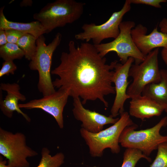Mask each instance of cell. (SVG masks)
Returning <instances> with one entry per match:
<instances>
[{"label": "cell", "instance_id": "6da1fadb", "mask_svg": "<svg viewBox=\"0 0 167 167\" xmlns=\"http://www.w3.org/2000/svg\"><path fill=\"white\" fill-rule=\"evenodd\" d=\"M68 46V52L61 53L60 64L51 71V74L59 77L53 81L54 86L66 90L73 99L81 98L83 105L98 100L107 108L105 96L115 94L112 85V70L118 61L107 64L106 58L88 42L76 46L71 41Z\"/></svg>", "mask_w": 167, "mask_h": 167}, {"label": "cell", "instance_id": "7a4b0ae2", "mask_svg": "<svg viewBox=\"0 0 167 167\" xmlns=\"http://www.w3.org/2000/svg\"><path fill=\"white\" fill-rule=\"evenodd\" d=\"M85 5L75 0H56L47 4L33 17L42 24L48 33L78 20L83 14Z\"/></svg>", "mask_w": 167, "mask_h": 167}, {"label": "cell", "instance_id": "3957f363", "mask_svg": "<svg viewBox=\"0 0 167 167\" xmlns=\"http://www.w3.org/2000/svg\"><path fill=\"white\" fill-rule=\"evenodd\" d=\"M120 115L119 120L112 126L97 133H91L83 128L80 129V135L88 147L91 156L101 157L104 150L107 148L113 153L120 152L119 139L121 133L126 127L135 124L127 112L124 111Z\"/></svg>", "mask_w": 167, "mask_h": 167}, {"label": "cell", "instance_id": "277c9868", "mask_svg": "<svg viewBox=\"0 0 167 167\" xmlns=\"http://www.w3.org/2000/svg\"><path fill=\"white\" fill-rule=\"evenodd\" d=\"M62 39V35L60 32L56 34L48 45L45 44L46 39L43 35L36 39V51L30 61L28 66L30 70L38 72L37 88L43 96L56 91L51 79V68L54 53L60 44Z\"/></svg>", "mask_w": 167, "mask_h": 167}, {"label": "cell", "instance_id": "5b68a950", "mask_svg": "<svg viewBox=\"0 0 167 167\" xmlns=\"http://www.w3.org/2000/svg\"><path fill=\"white\" fill-rule=\"evenodd\" d=\"M167 125V116L162 118L154 126L145 130H135L138 126L135 123L123 129L119 143L123 147L139 150L148 157L160 144L167 142V136L160 133L161 128Z\"/></svg>", "mask_w": 167, "mask_h": 167}, {"label": "cell", "instance_id": "8992f818", "mask_svg": "<svg viewBox=\"0 0 167 167\" xmlns=\"http://www.w3.org/2000/svg\"><path fill=\"white\" fill-rule=\"evenodd\" d=\"M135 26L133 21H122L119 26V33L116 38L109 42L94 45L100 55L105 57L109 53L114 52L122 64L126 63L130 57L134 59L135 64L142 62L146 56L138 49L131 35V30Z\"/></svg>", "mask_w": 167, "mask_h": 167}, {"label": "cell", "instance_id": "52a82bcc", "mask_svg": "<svg viewBox=\"0 0 167 167\" xmlns=\"http://www.w3.org/2000/svg\"><path fill=\"white\" fill-rule=\"evenodd\" d=\"M159 48L147 55L139 64H132L129 71V77L132 81L129 85L127 94L130 98L142 95L145 87L152 83H158L161 79L158 62Z\"/></svg>", "mask_w": 167, "mask_h": 167}, {"label": "cell", "instance_id": "ba28073f", "mask_svg": "<svg viewBox=\"0 0 167 167\" xmlns=\"http://www.w3.org/2000/svg\"><path fill=\"white\" fill-rule=\"evenodd\" d=\"M0 154L8 160L10 167H30L27 159L37 156L38 152L29 147L21 132L13 133L0 128Z\"/></svg>", "mask_w": 167, "mask_h": 167}, {"label": "cell", "instance_id": "9c48e42d", "mask_svg": "<svg viewBox=\"0 0 167 167\" xmlns=\"http://www.w3.org/2000/svg\"><path fill=\"white\" fill-rule=\"evenodd\" d=\"M131 4L130 0H126L121 10L113 12L109 19L101 24H84L81 27L83 31L76 34L75 39L87 42L91 40L94 45H98L105 39L116 38L120 32L119 25L124 15L131 9Z\"/></svg>", "mask_w": 167, "mask_h": 167}, {"label": "cell", "instance_id": "30bf717a", "mask_svg": "<svg viewBox=\"0 0 167 167\" xmlns=\"http://www.w3.org/2000/svg\"><path fill=\"white\" fill-rule=\"evenodd\" d=\"M69 96L66 89L59 88L53 93L26 103L19 104L20 108L26 109H40L52 116L60 129L64 127L63 112Z\"/></svg>", "mask_w": 167, "mask_h": 167}, {"label": "cell", "instance_id": "8fae6325", "mask_svg": "<svg viewBox=\"0 0 167 167\" xmlns=\"http://www.w3.org/2000/svg\"><path fill=\"white\" fill-rule=\"evenodd\" d=\"M134 61L133 58L130 57L124 64L118 63L114 68L112 83L115 85L116 95L110 110V115L113 118L125 111L124 103L130 98L127 94L129 83L128 79L129 69Z\"/></svg>", "mask_w": 167, "mask_h": 167}, {"label": "cell", "instance_id": "7c38bea8", "mask_svg": "<svg viewBox=\"0 0 167 167\" xmlns=\"http://www.w3.org/2000/svg\"><path fill=\"white\" fill-rule=\"evenodd\" d=\"M79 97L74 98L72 110L75 118L81 122V128L88 132L96 133L103 130L105 125L114 124L119 118L107 116L95 111L85 109Z\"/></svg>", "mask_w": 167, "mask_h": 167}, {"label": "cell", "instance_id": "4fadbf2b", "mask_svg": "<svg viewBox=\"0 0 167 167\" xmlns=\"http://www.w3.org/2000/svg\"><path fill=\"white\" fill-rule=\"evenodd\" d=\"M147 28L141 24L131 30V35L136 47L145 56L155 49L167 47V33L159 32L157 26L147 35Z\"/></svg>", "mask_w": 167, "mask_h": 167}, {"label": "cell", "instance_id": "5bb4252c", "mask_svg": "<svg viewBox=\"0 0 167 167\" xmlns=\"http://www.w3.org/2000/svg\"><path fill=\"white\" fill-rule=\"evenodd\" d=\"M0 89L5 91L7 95L4 100L2 98V93L0 95V109L2 113L8 118H11L13 112H17L21 114L28 122H30L31 119L26 113H24L19 106L18 102L20 101H25L26 98L25 96L20 92V88L17 83H1Z\"/></svg>", "mask_w": 167, "mask_h": 167}, {"label": "cell", "instance_id": "9a60e30c", "mask_svg": "<svg viewBox=\"0 0 167 167\" xmlns=\"http://www.w3.org/2000/svg\"><path fill=\"white\" fill-rule=\"evenodd\" d=\"M164 109L153 100L146 96L140 95L131 99L130 101V116L143 121L161 115Z\"/></svg>", "mask_w": 167, "mask_h": 167}, {"label": "cell", "instance_id": "2e32d148", "mask_svg": "<svg viewBox=\"0 0 167 167\" xmlns=\"http://www.w3.org/2000/svg\"><path fill=\"white\" fill-rule=\"evenodd\" d=\"M5 6L0 9V29H12L31 34L36 38L41 35L47 33L46 31L42 24L36 20L30 23L14 22L8 20L3 13Z\"/></svg>", "mask_w": 167, "mask_h": 167}, {"label": "cell", "instance_id": "e0dca14e", "mask_svg": "<svg viewBox=\"0 0 167 167\" xmlns=\"http://www.w3.org/2000/svg\"><path fill=\"white\" fill-rule=\"evenodd\" d=\"M161 78L158 83L150 84L143 89L142 95L150 98L161 106L167 113V70H160Z\"/></svg>", "mask_w": 167, "mask_h": 167}, {"label": "cell", "instance_id": "ac0fdd59", "mask_svg": "<svg viewBox=\"0 0 167 167\" xmlns=\"http://www.w3.org/2000/svg\"><path fill=\"white\" fill-rule=\"evenodd\" d=\"M50 152L46 147L43 148L41 151V158L37 167H60L64 162L65 156L61 152L52 156Z\"/></svg>", "mask_w": 167, "mask_h": 167}, {"label": "cell", "instance_id": "d6986e66", "mask_svg": "<svg viewBox=\"0 0 167 167\" xmlns=\"http://www.w3.org/2000/svg\"><path fill=\"white\" fill-rule=\"evenodd\" d=\"M37 38L29 34H25L18 40L17 44L23 51L26 59L30 61L36 49Z\"/></svg>", "mask_w": 167, "mask_h": 167}, {"label": "cell", "instance_id": "ffe728a7", "mask_svg": "<svg viewBox=\"0 0 167 167\" xmlns=\"http://www.w3.org/2000/svg\"><path fill=\"white\" fill-rule=\"evenodd\" d=\"M0 56L4 61H13L21 59L24 53L17 44L8 42L0 46Z\"/></svg>", "mask_w": 167, "mask_h": 167}, {"label": "cell", "instance_id": "44dd1931", "mask_svg": "<svg viewBox=\"0 0 167 167\" xmlns=\"http://www.w3.org/2000/svg\"><path fill=\"white\" fill-rule=\"evenodd\" d=\"M141 158H144L149 162L152 161L151 158L144 155L140 150L126 148L123 153V161L121 167H135L137 162Z\"/></svg>", "mask_w": 167, "mask_h": 167}, {"label": "cell", "instance_id": "7402d4cb", "mask_svg": "<svg viewBox=\"0 0 167 167\" xmlns=\"http://www.w3.org/2000/svg\"><path fill=\"white\" fill-rule=\"evenodd\" d=\"M156 156L149 167H167V142L160 144Z\"/></svg>", "mask_w": 167, "mask_h": 167}, {"label": "cell", "instance_id": "603a6c76", "mask_svg": "<svg viewBox=\"0 0 167 167\" xmlns=\"http://www.w3.org/2000/svg\"><path fill=\"white\" fill-rule=\"evenodd\" d=\"M17 69V66L13 61H4L0 70V77L10 74L14 75Z\"/></svg>", "mask_w": 167, "mask_h": 167}, {"label": "cell", "instance_id": "cb8c5ba5", "mask_svg": "<svg viewBox=\"0 0 167 167\" xmlns=\"http://www.w3.org/2000/svg\"><path fill=\"white\" fill-rule=\"evenodd\" d=\"M8 43L17 44L19 39L25 33L12 29H4Z\"/></svg>", "mask_w": 167, "mask_h": 167}, {"label": "cell", "instance_id": "d4e9b609", "mask_svg": "<svg viewBox=\"0 0 167 167\" xmlns=\"http://www.w3.org/2000/svg\"><path fill=\"white\" fill-rule=\"evenodd\" d=\"M131 4H144L151 6L156 8H161V3H165L166 0H130Z\"/></svg>", "mask_w": 167, "mask_h": 167}, {"label": "cell", "instance_id": "484cf974", "mask_svg": "<svg viewBox=\"0 0 167 167\" xmlns=\"http://www.w3.org/2000/svg\"><path fill=\"white\" fill-rule=\"evenodd\" d=\"M159 26L161 32L167 33V18H163L160 22Z\"/></svg>", "mask_w": 167, "mask_h": 167}, {"label": "cell", "instance_id": "4316f807", "mask_svg": "<svg viewBox=\"0 0 167 167\" xmlns=\"http://www.w3.org/2000/svg\"><path fill=\"white\" fill-rule=\"evenodd\" d=\"M8 43L4 29H0V46Z\"/></svg>", "mask_w": 167, "mask_h": 167}, {"label": "cell", "instance_id": "83f0119b", "mask_svg": "<svg viewBox=\"0 0 167 167\" xmlns=\"http://www.w3.org/2000/svg\"><path fill=\"white\" fill-rule=\"evenodd\" d=\"M161 55L163 61L167 66V47L162 48Z\"/></svg>", "mask_w": 167, "mask_h": 167}, {"label": "cell", "instance_id": "f1b7e54d", "mask_svg": "<svg viewBox=\"0 0 167 167\" xmlns=\"http://www.w3.org/2000/svg\"><path fill=\"white\" fill-rule=\"evenodd\" d=\"M32 4V0H24L20 3V6H31Z\"/></svg>", "mask_w": 167, "mask_h": 167}, {"label": "cell", "instance_id": "f546056e", "mask_svg": "<svg viewBox=\"0 0 167 167\" xmlns=\"http://www.w3.org/2000/svg\"><path fill=\"white\" fill-rule=\"evenodd\" d=\"M6 161L3 160L2 158H0V167H10L9 165H6Z\"/></svg>", "mask_w": 167, "mask_h": 167}]
</instances>
